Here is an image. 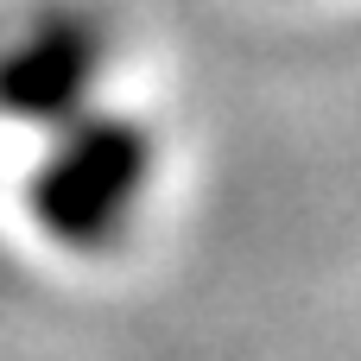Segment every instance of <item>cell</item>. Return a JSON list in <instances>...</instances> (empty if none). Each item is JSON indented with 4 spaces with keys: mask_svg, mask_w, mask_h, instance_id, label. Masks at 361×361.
I'll return each mask as SVG.
<instances>
[{
    "mask_svg": "<svg viewBox=\"0 0 361 361\" xmlns=\"http://www.w3.org/2000/svg\"><path fill=\"white\" fill-rule=\"evenodd\" d=\"M51 152L38 159L25 203L32 222L76 254H102L133 228V209L152 184V133L127 114L82 108L76 121L51 127Z\"/></svg>",
    "mask_w": 361,
    "mask_h": 361,
    "instance_id": "1",
    "label": "cell"
},
{
    "mask_svg": "<svg viewBox=\"0 0 361 361\" xmlns=\"http://www.w3.org/2000/svg\"><path fill=\"white\" fill-rule=\"evenodd\" d=\"M108 76V25L89 6H38L0 38V121L63 127Z\"/></svg>",
    "mask_w": 361,
    "mask_h": 361,
    "instance_id": "2",
    "label": "cell"
}]
</instances>
